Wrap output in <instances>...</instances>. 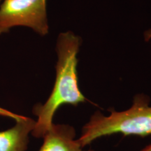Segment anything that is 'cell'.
Instances as JSON below:
<instances>
[{"label":"cell","instance_id":"1","mask_svg":"<svg viewBox=\"0 0 151 151\" xmlns=\"http://www.w3.org/2000/svg\"><path fill=\"white\" fill-rule=\"evenodd\" d=\"M80 46V37L71 32L60 33L58 36L55 81L46 102L36 104L33 108L32 112L37 117L31 133L34 137L39 139L44 137L53 124L55 113L61 106H77L86 101L79 89L77 77V54Z\"/></svg>","mask_w":151,"mask_h":151},{"label":"cell","instance_id":"5","mask_svg":"<svg viewBox=\"0 0 151 151\" xmlns=\"http://www.w3.org/2000/svg\"><path fill=\"white\" fill-rule=\"evenodd\" d=\"M16 122L14 127L0 132V151H27L29 135L35 127L36 120L25 116Z\"/></svg>","mask_w":151,"mask_h":151},{"label":"cell","instance_id":"2","mask_svg":"<svg viewBox=\"0 0 151 151\" xmlns=\"http://www.w3.org/2000/svg\"><path fill=\"white\" fill-rule=\"evenodd\" d=\"M150 101L148 96L140 94L135 96L133 104L127 110H111L108 116L96 111L83 127L78 142L84 148L100 137L115 134L142 137L151 135Z\"/></svg>","mask_w":151,"mask_h":151},{"label":"cell","instance_id":"4","mask_svg":"<svg viewBox=\"0 0 151 151\" xmlns=\"http://www.w3.org/2000/svg\"><path fill=\"white\" fill-rule=\"evenodd\" d=\"M76 136L72 126L53 123L43 137V143L39 151H84Z\"/></svg>","mask_w":151,"mask_h":151},{"label":"cell","instance_id":"7","mask_svg":"<svg viewBox=\"0 0 151 151\" xmlns=\"http://www.w3.org/2000/svg\"><path fill=\"white\" fill-rule=\"evenodd\" d=\"M145 39H146V41H149L151 39V29L147 31L145 34Z\"/></svg>","mask_w":151,"mask_h":151},{"label":"cell","instance_id":"8","mask_svg":"<svg viewBox=\"0 0 151 151\" xmlns=\"http://www.w3.org/2000/svg\"><path fill=\"white\" fill-rule=\"evenodd\" d=\"M141 151H151V144L147 146L146 148H144L143 150H141Z\"/></svg>","mask_w":151,"mask_h":151},{"label":"cell","instance_id":"3","mask_svg":"<svg viewBox=\"0 0 151 151\" xmlns=\"http://www.w3.org/2000/svg\"><path fill=\"white\" fill-rule=\"evenodd\" d=\"M18 26L46 35L49 28L47 0H3L0 4V35Z\"/></svg>","mask_w":151,"mask_h":151},{"label":"cell","instance_id":"9","mask_svg":"<svg viewBox=\"0 0 151 151\" xmlns=\"http://www.w3.org/2000/svg\"><path fill=\"white\" fill-rule=\"evenodd\" d=\"M3 1V0H0V4L1 3V1Z\"/></svg>","mask_w":151,"mask_h":151},{"label":"cell","instance_id":"6","mask_svg":"<svg viewBox=\"0 0 151 151\" xmlns=\"http://www.w3.org/2000/svg\"><path fill=\"white\" fill-rule=\"evenodd\" d=\"M0 116L12 118V119H14V120H16V121H18V120H21V119L24 118V117H25L24 116H21V115L17 114V113H15L14 112H11V111L7 110V109H4L1 106H0Z\"/></svg>","mask_w":151,"mask_h":151}]
</instances>
